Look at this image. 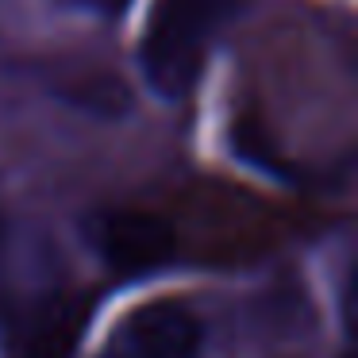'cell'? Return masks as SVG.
I'll list each match as a JSON object with an SVG mask.
<instances>
[{"label": "cell", "mask_w": 358, "mask_h": 358, "mask_svg": "<svg viewBox=\"0 0 358 358\" xmlns=\"http://www.w3.org/2000/svg\"><path fill=\"white\" fill-rule=\"evenodd\" d=\"M247 8V0H155L139 39V66L147 85L178 101L196 85L212 43Z\"/></svg>", "instance_id": "cell-1"}, {"label": "cell", "mask_w": 358, "mask_h": 358, "mask_svg": "<svg viewBox=\"0 0 358 358\" xmlns=\"http://www.w3.org/2000/svg\"><path fill=\"white\" fill-rule=\"evenodd\" d=\"M85 239L112 278H147L178 255V235L155 212L101 208L85 220Z\"/></svg>", "instance_id": "cell-2"}, {"label": "cell", "mask_w": 358, "mask_h": 358, "mask_svg": "<svg viewBox=\"0 0 358 358\" xmlns=\"http://www.w3.org/2000/svg\"><path fill=\"white\" fill-rule=\"evenodd\" d=\"M201 320L178 301H150L112 327L96 358H201Z\"/></svg>", "instance_id": "cell-3"}, {"label": "cell", "mask_w": 358, "mask_h": 358, "mask_svg": "<svg viewBox=\"0 0 358 358\" xmlns=\"http://www.w3.org/2000/svg\"><path fill=\"white\" fill-rule=\"evenodd\" d=\"M58 4H66V8L73 12H89V16H120V12L127 8V0H58Z\"/></svg>", "instance_id": "cell-4"}, {"label": "cell", "mask_w": 358, "mask_h": 358, "mask_svg": "<svg viewBox=\"0 0 358 358\" xmlns=\"http://www.w3.org/2000/svg\"><path fill=\"white\" fill-rule=\"evenodd\" d=\"M4 239H8V231H4V224H0V258H4Z\"/></svg>", "instance_id": "cell-5"}]
</instances>
